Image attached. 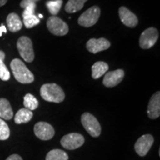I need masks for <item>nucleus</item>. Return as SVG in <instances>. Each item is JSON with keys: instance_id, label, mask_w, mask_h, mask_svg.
Returning <instances> with one entry per match:
<instances>
[{"instance_id": "nucleus-1", "label": "nucleus", "mask_w": 160, "mask_h": 160, "mask_svg": "<svg viewBox=\"0 0 160 160\" xmlns=\"http://www.w3.org/2000/svg\"><path fill=\"white\" fill-rule=\"evenodd\" d=\"M40 95L45 101L55 103L62 102L65 97L62 88L55 83L43 85L40 88Z\"/></svg>"}, {"instance_id": "nucleus-2", "label": "nucleus", "mask_w": 160, "mask_h": 160, "mask_svg": "<svg viewBox=\"0 0 160 160\" xmlns=\"http://www.w3.org/2000/svg\"><path fill=\"white\" fill-rule=\"evenodd\" d=\"M11 68L15 79L20 83L30 84L34 81V76L19 59H14L11 62Z\"/></svg>"}, {"instance_id": "nucleus-3", "label": "nucleus", "mask_w": 160, "mask_h": 160, "mask_svg": "<svg viewBox=\"0 0 160 160\" xmlns=\"http://www.w3.org/2000/svg\"><path fill=\"white\" fill-rule=\"evenodd\" d=\"M17 49L20 56L27 62L34 59V51L31 39L28 37H21L17 41Z\"/></svg>"}, {"instance_id": "nucleus-4", "label": "nucleus", "mask_w": 160, "mask_h": 160, "mask_svg": "<svg viewBox=\"0 0 160 160\" xmlns=\"http://www.w3.org/2000/svg\"><path fill=\"white\" fill-rule=\"evenodd\" d=\"M84 128L91 137H98L101 134V125L94 116L90 113H84L81 117Z\"/></svg>"}, {"instance_id": "nucleus-5", "label": "nucleus", "mask_w": 160, "mask_h": 160, "mask_svg": "<svg viewBox=\"0 0 160 160\" xmlns=\"http://www.w3.org/2000/svg\"><path fill=\"white\" fill-rule=\"evenodd\" d=\"M100 8L98 6H93L84 12L78 19V24L85 28L94 25L100 17Z\"/></svg>"}, {"instance_id": "nucleus-6", "label": "nucleus", "mask_w": 160, "mask_h": 160, "mask_svg": "<svg viewBox=\"0 0 160 160\" xmlns=\"http://www.w3.org/2000/svg\"><path fill=\"white\" fill-rule=\"evenodd\" d=\"M47 28L51 33L56 36H65L69 31L67 23L56 16H52L48 18L47 21Z\"/></svg>"}, {"instance_id": "nucleus-7", "label": "nucleus", "mask_w": 160, "mask_h": 160, "mask_svg": "<svg viewBox=\"0 0 160 160\" xmlns=\"http://www.w3.org/2000/svg\"><path fill=\"white\" fill-rule=\"evenodd\" d=\"M159 37V32L155 28H149L144 31L139 38V46L142 49H149L155 45Z\"/></svg>"}, {"instance_id": "nucleus-8", "label": "nucleus", "mask_w": 160, "mask_h": 160, "mask_svg": "<svg viewBox=\"0 0 160 160\" xmlns=\"http://www.w3.org/2000/svg\"><path fill=\"white\" fill-rule=\"evenodd\" d=\"M60 142L65 149L74 150L79 148L83 145L85 142V138L80 133H71L64 136Z\"/></svg>"}, {"instance_id": "nucleus-9", "label": "nucleus", "mask_w": 160, "mask_h": 160, "mask_svg": "<svg viewBox=\"0 0 160 160\" xmlns=\"http://www.w3.org/2000/svg\"><path fill=\"white\" fill-rule=\"evenodd\" d=\"M33 131L37 137L45 141L51 139L55 134V130L53 126L45 122H39L36 124Z\"/></svg>"}, {"instance_id": "nucleus-10", "label": "nucleus", "mask_w": 160, "mask_h": 160, "mask_svg": "<svg viewBox=\"0 0 160 160\" xmlns=\"http://www.w3.org/2000/svg\"><path fill=\"white\" fill-rule=\"evenodd\" d=\"M153 143V137L151 134L142 136L136 142L134 148L137 153L140 157H144L150 151Z\"/></svg>"}, {"instance_id": "nucleus-11", "label": "nucleus", "mask_w": 160, "mask_h": 160, "mask_svg": "<svg viewBox=\"0 0 160 160\" xmlns=\"http://www.w3.org/2000/svg\"><path fill=\"white\" fill-rule=\"evenodd\" d=\"M125 72L122 69H117L105 73L103 79V85L107 88H113L122 81Z\"/></svg>"}, {"instance_id": "nucleus-12", "label": "nucleus", "mask_w": 160, "mask_h": 160, "mask_svg": "<svg viewBox=\"0 0 160 160\" xmlns=\"http://www.w3.org/2000/svg\"><path fill=\"white\" fill-rule=\"evenodd\" d=\"M111 46V42L105 38L99 39H91L86 44V48L88 51L92 53H97L105 50L108 49Z\"/></svg>"}, {"instance_id": "nucleus-13", "label": "nucleus", "mask_w": 160, "mask_h": 160, "mask_svg": "<svg viewBox=\"0 0 160 160\" xmlns=\"http://www.w3.org/2000/svg\"><path fill=\"white\" fill-rule=\"evenodd\" d=\"M148 115L150 119H155L160 116V92L157 91L150 99L148 106Z\"/></svg>"}, {"instance_id": "nucleus-14", "label": "nucleus", "mask_w": 160, "mask_h": 160, "mask_svg": "<svg viewBox=\"0 0 160 160\" xmlns=\"http://www.w3.org/2000/svg\"><path fill=\"white\" fill-rule=\"evenodd\" d=\"M120 20L124 25L129 28H134L138 25V18L134 13L125 7H120L119 9Z\"/></svg>"}, {"instance_id": "nucleus-15", "label": "nucleus", "mask_w": 160, "mask_h": 160, "mask_svg": "<svg viewBox=\"0 0 160 160\" xmlns=\"http://www.w3.org/2000/svg\"><path fill=\"white\" fill-rule=\"evenodd\" d=\"M7 25L9 31L13 33L20 31L22 28V22L21 21L19 16L15 13H11L8 16Z\"/></svg>"}, {"instance_id": "nucleus-16", "label": "nucleus", "mask_w": 160, "mask_h": 160, "mask_svg": "<svg viewBox=\"0 0 160 160\" xmlns=\"http://www.w3.org/2000/svg\"><path fill=\"white\" fill-rule=\"evenodd\" d=\"M13 110L9 101L5 98L0 99V118L2 119L10 120L13 118Z\"/></svg>"}, {"instance_id": "nucleus-17", "label": "nucleus", "mask_w": 160, "mask_h": 160, "mask_svg": "<svg viewBox=\"0 0 160 160\" xmlns=\"http://www.w3.org/2000/svg\"><path fill=\"white\" fill-rule=\"evenodd\" d=\"M109 66L105 62H97L92 66V77L93 79H99L108 71Z\"/></svg>"}, {"instance_id": "nucleus-18", "label": "nucleus", "mask_w": 160, "mask_h": 160, "mask_svg": "<svg viewBox=\"0 0 160 160\" xmlns=\"http://www.w3.org/2000/svg\"><path fill=\"white\" fill-rule=\"evenodd\" d=\"M33 117V112L26 108H21L16 113L14 122L17 124L27 123Z\"/></svg>"}, {"instance_id": "nucleus-19", "label": "nucleus", "mask_w": 160, "mask_h": 160, "mask_svg": "<svg viewBox=\"0 0 160 160\" xmlns=\"http://www.w3.org/2000/svg\"><path fill=\"white\" fill-rule=\"evenodd\" d=\"M88 0H68L65 5V10L67 13H73L82 9Z\"/></svg>"}, {"instance_id": "nucleus-20", "label": "nucleus", "mask_w": 160, "mask_h": 160, "mask_svg": "<svg viewBox=\"0 0 160 160\" xmlns=\"http://www.w3.org/2000/svg\"><path fill=\"white\" fill-rule=\"evenodd\" d=\"M45 160H68V155L62 150L53 149L48 153Z\"/></svg>"}, {"instance_id": "nucleus-21", "label": "nucleus", "mask_w": 160, "mask_h": 160, "mask_svg": "<svg viewBox=\"0 0 160 160\" xmlns=\"http://www.w3.org/2000/svg\"><path fill=\"white\" fill-rule=\"evenodd\" d=\"M23 104L25 106V108L28 109L31 111L37 109L39 106V102H38L37 99L31 93H27L25 96Z\"/></svg>"}, {"instance_id": "nucleus-22", "label": "nucleus", "mask_w": 160, "mask_h": 160, "mask_svg": "<svg viewBox=\"0 0 160 160\" xmlns=\"http://www.w3.org/2000/svg\"><path fill=\"white\" fill-rule=\"evenodd\" d=\"M62 0H51L46 2L48 10L51 14L53 16H56L58 14L60 9H61L62 5Z\"/></svg>"}, {"instance_id": "nucleus-23", "label": "nucleus", "mask_w": 160, "mask_h": 160, "mask_svg": "<svg viewBox=\"0 0 160 160\" xmlns=\"http://www.w3.org/2000/svg\"><path fill=\"white\" fill-rule=\"evenodd\" d=\"M40 20L35 14L23 17V23L27 28H31L39 24Z\"/></svg>"}, {"instance_id": "nucleus-24", "label": "nucleus", "mask_w": 160, "mask_h": 160, "mask_svg": "<svg viewBox=\"0 0 160 160\" xmlns=\"http://www.w3.org/2000/svg\"><path fill=\"white\" fill-rule=\"evenodd\" d=\"M10 137V129L8 124L0 118V140H6Z\"/></svg>"}, {"instance_id": "nucleus-25", "label": "nucleus", "mask_w": 160, "mask_h": 160, "mask_svg": "<svg viewBox=\"0 0 160 160\" xmlns=\"http://www.w3.org/2000/svg\"><path fill=\"white\" fill-rule=\"evenodd\" d=\"M11 78L10 72L3 62H0V79L2 81H8Z\"/></svg>"}, {"instance_id": "nucleus-26", "label": "nucleus", "mask_w": 160, "mask_h": 160, "mask_svg": "<svg viewBox=\"0 0 160 160\" xmlns=\"http://www.w3.org/2000/svg\"><path fill=\"white\" fill-rule=\"evenodd\" d=\"M36 7H37L36 4H31V5H29L28 6H27V7L25 8V10H24L22 13V18L28 17V16L34 14Z\"/></svg>"}, {"instance_id": "nucleus-27", "label": "nucleus", "mask_w": 160, "mask_h": 160, "mask_svg": "<svg viewBox=\"0 0 160 160\" xmlns=\"http://www.w3.org/2000/svg\"><path fill=\"white\" fill-rule=\"evenodd\" d=\"M38 1L39 0H22L21 2H20V7L22 8H25L27 6L31 5V4H36Z\"/></svg>"}, {"instance_id": "nucleus-28", "label": "nucleus", "mask_w": 160, "mask_h": 160, "mask_svg": "<svg viewBox=\"0 0 160 160\" xmlns=\"http://www.w3.org/2000/svg\"><path fill=\"white\" fill-rule=\"evenodd\" d=\"M6 160H22V157L19 155L13 154L10 156L9 157H8Z\"/></svg>"}, {"instance_id": "nucleus-29", "label": "nucleus", "mask_w": 160, "mask_h": 160, "mask_svg": "<svg viewBox=\"0 0 160 160\" xmlns=\"http://www.w3.org/2000/svg\"><path fill=\"white\" fill-rule=\"evenodd\" d=\"M7 32V29H6L5 26L4 25H2L0 26V37H2L3 33H6Z\"/></svg>"}, {"instance_id": "nucleus-30", "label": "nucleus", "mask_w": 160, "mask_h": 160, "mask_svg": "<svg viewBox=\"0 0 160 160\" xmlns=\"http://www.w3.org/2000/svg\"><path fill=\"white\" fill-rule=\"evenodd\" d=\"M5 53H4L3 51H0V62H3L4 59H5Z\"/></svg>"}, {"instance_id": "nucleus-31", "label": "nucleus", "mask_w": 160, "mask_h": 160, "mask_svg": "<svg viewBox=\"0 0 160 160\" xmlns=\"http://www.w3.org/2000/svg\"><path fill=\"white\" fill-rule=\"evenodd\" d=\"M8 0H0V7L5 5L6 3H7Z\"/></svg>"}, {"instance_id": "nucleus-32", "label": "nucleus", "mask_w": 160, "mask_h": 160, "mask_svg": "<svg viewBox=\"0 0 160 160\" xmlns=\"http://www.w3.org/2000/svg\"><path fill=\"white\" fill-rule=\"evenodd\" d=\"M39 18H42L43 17H42V14H39Z\"/></svg>"}]
</instances>
